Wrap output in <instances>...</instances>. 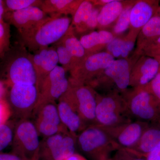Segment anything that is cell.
Segmentation results:
<instances>
[{"instance_id": "6da1fadb", "label": "cell", "mask_w": 160, "mask_h": 160, "mask_svg": "<svg viewBox=\"0 0 160 160\" xmlns=\"http://www.w3.org/2000/svg\"><path fill=\"white\" fill-rule=\"evenodd\" d=\"M71 22L68 16L50 15L32 29L20 33L23 46L33 52L49 47L64 36Z\"/></svg>"}, {"instance_id": "7a4b0ae2", "label": "cell", "mask_w": 160, "mask_h": 160, "mask_svg": "<svg viewBox=\"0 0 160 160\" xmlns=\"http://www.w3.org/2000/svg\"><path fill=\"white\" fill-rule=\"evenodd\" d=\"M77 146L92 160L109 158L112 152L121 149L107 128L98 124L89 125L78 135Z\"/></svg>"}, {"instance_id": "3957f363", "label": "cell", "mask_w": 160, "mask_h": 160, "mask_svg": "<svg viewBox=\"0 0 160 160\" xmlns=\"http://www.w3.org/2000/svg\"><path fill=\"white\" fill-rule=\"evenodd\" d=\"M95 118V124L106 128H113L132 121L122 95L115 92L98 94Z\"/></svg>"}, {"instance_id": "277c9868", "label": "cell", "mask_w": 160, "mask_h": 160, "mask_svg": "<svg viewBox=\"0 0 160 160\" xmlns=\"http://www.w3.org/2000/svg\"><path fill=\"white\" fill-rule=\"evenodd\" d=\"M122 95L132 118L146 122L160 121V106L144 86L133 88Z\"/></svg>"}, {"instance_id": "5b68a950", "label": "cell", "mask_w": 160, "mask_h": 160, "mask_svg": "<svg viewBox=\"0 0 160 160\" xmlns=\"http://www.w3.org/2000/svg\"><path fill=\"white\" fill-rule=\"evenodd\" d=\"M34 123L18 120L12 142V152L27 160H39L40 142Z\"/></svg>"}, {"instance_id": "8992f818", "label": "cell", "mask_w": 160, "mask_h": 160, "mask_svg": "<svg viewBox=\"0 0 160 160\" xmlns=\"http://www.w3.org/2000/svg\"><path fill=\"white\" fill-rule=\"evenodd\" d=\"M10 88L7 100L11 107L12 116L16 120L29 119L33 116L38 98L36 86L18 84Z\"/></svg>"}, {"instance_id": "52a82bcc", "label": "cell", "mask_w": 160, "mask_h": 160, "mask_svg": "<svg viewBox=\"0 0 160 160\" xmlns=\"http://www.w3.org/2000/svg\"><path fill=\"white\" fill-rule=\"evenodd\" d=\"M114 60V58L107 52L89 55L70 72L71 78L69 79L78 84L89 86Z\"/></svg>"}, {"instance_id": "ba28073f", "label": "cell", "mask_w": 160, "mask_h": 160, "mask_svg": "<svg viewBox=\"0 0 160 160\" xmlns=\"http://www.w3.org/2000/svg\"><path fill=\"white\" fill-rule=\"evenodd\" d=\"M78 135L59 133L40 142L39 160H62L75 153Z\"/></svg>"}, {"instance_id": "9c48e42d", "label": "cell", "mask_w": 160, "mask_h": 160, "mask_svg": "<svg viewBox=\"0 0 160 160\" xmlns=\"http://www.w3.org/2000/svg\"><path fill=\"white\" fill-rule=\"evenodd\" d=\"M6 73L5 81L9 87L18 84L36 85V75L31 54L25 49L18 52L9 60Z\"/></svg>"}, {"instance_id": "30bf717a", "label": "cell", "mask_w": 160, "mask_h": 160, "mask_svg": "<svg viewBox=\"0 0 160 160\" xmlns=\"http://www.w3.org/2000/svg\"><path fill=\"white\" fill-rule=\"evenodd\" d=\"M131 69L127 59H115L90 86H114V91L122 94L129 86Z\"/></svg>"}, {"instance_id": "8fae6325", "label": "cell", "mask_w": 160, "mask_h": 160, "mask_svg": "<svg viewBox=\"0 0 160 160\" xmlns=\"http://www.w3.org/2000/svg\"><path fill=\"white\" fill-rule=\"evenodd\" d=\"M69 80L66 77V71L58 66L43 81L38 91V98L33 116L42 106L58 101L68 89Z\"/></svg>"}, {"instance_id": "7c38bea8", "label": "cell", "mask_w": 160, "mask_h": 160, "mask_svg": "<svg viewBox=\"0 0 160 160\" xmlns=\"http://www.w3.org/2000/svg\"><path fill=\"white\" fill-rule=\"evenodd\" d=\"M69 80L79 114L88 126L95 124L98 93L89 85L78 84Z\"/></svg>"}, {"instance_id": "4fadbf2b", "label": "cell", "mask_w": 160, "mask_h": 160, "mask_svg": "<svg viewBox=\"0 0 160 160\" xmlns=\"http://www.w3.org/2000/svg\"><path fill=\"white\" fill-rule=\"evenodd\" d=\"M35 116V126L39 136L44 138L69 132L61 121L56 102L42 106Z\"/></svg>"}, {"instance_id": "5bb4252c", "label": "cell", "mask_w": 160, "mask_h": 160, "mask_svg": "<svg viewBox=\"0 0 160 160\" xmlns=\"http://www.w3.org/2000/svg\"><path fill=\"white\" fill-rule=\"evenodd\" d=\"M57 106L61 121L69 132L78 135L89 126L78 112L69 84L67 91L58 100Z\"/></svg>"}, {"instance_id": "9a60e30c", "label": "cell", "mask_w": 160, "mask_h": 160, "mask_svg": "<svg viewBox=\"0 0 160 160\" xmlns=\"http://www.w3.org/2000/svg\"><path fill=\"white\" fill-rule=\"evenodd\" d=\"M149 126L148 122L136 120L117 127L107 128L121 149H131L136 145L143 132Z\"/></svg>"}, {"instance_id": "2e32d148", "label": "cell", "mask_w": 160, "mask_h": 160, "mask_svg": "<svg viewBox=\"0 0 160 160\" xmlns=\"http://www.w3.org/2000/svg\"><path fill=\"white\" fill-rule=\"evenodd\" d=\"M48 16L40 8L30 7L5 13L4 20L14 26L19 33L32 29Z\"/></svg>"}, {"instance_id": "e0dca14e", "label": "cell", "mask_w": 160, "mask_h": 160, "mask_svg": "<svg viewBox=\"0 0 160 160\" xmlns=\"http://www.w3.org/2000/svg\"><path fill=\"white\" fill-rule=\"evenodd\" d=\"M159 7L158 1L141 0L133 3L130 12L129 37L137 38L143 26L155 15Z\"/></svg>"}, {"instance_id": "ac0fdd59", "label": "cell", "mask_w": 160, "mask_h": 160, "mask_svg": "<svg viewBox=\"0 0 160 160\" xmlns=\"http://www.w3.org/2000/svg\"><path fill=\"white\" fill-rule=\"evenodd\" d=\"M31 54L32 60L37 78V88L39 91L44 80L58 66V58L53 46L46 47Z\"/></svg>"}, {"instance_id": "d6986e66", "label": "cell", "mask_w": 160, "mask_h": 160, "mask_svg": "<svg viewBox=\"0 0 160 160\" xmlns=\"http://www.w3.org/2000/svg\"><path fill=\"white\" fill-rule=\"evenodd\" d=\"M159 70V64L156 59L142 55L131 69L129 86L136 88L147 85Z\"/></svg>"}, {"instance_id": "ffe728a7", "label": "cell", "mask_w": 160, "mask_h": 160, "mask_svg": "<svg viewBox=\"0 0 160 160\" xmlns=\"http://www.w3.org/2000/svg\"><path fill=\"white\" fill-rule=\"evenodd\" d=\"M114 38L112 32L101 30L92 31L88 34L83 35L79 40L88 56L99 52L98 51L100 48L106 47Z\"/></svg>"}, {"instance_id": "44dd1931", "label": "cell", "mask_w": 160, "mask_h": 160, "mask_svg": "<svg viewBox=\"0 0 160 160\" xmlns=\"http://www.w3.org/2000/svg\"><path fill=\"white\" fill-rule=\"evenodd\" d=\"M160 146V128L149 126L132 149H125L133 155L145 154Z\"/></svg>"}, {"instance_id": "7402d4cb", "label": "cell", "mask_w": 160, "mask_h": 160, "mask_svg": "<svg viewBox=\"0 0 160 160\" xmlns=\"http://www.w3.org/2000/svg\"><path fill=\"white\" fill-rule=\"evenodd\" d=\"M81 0H43L41 9L46 14L73 16Z\"/></svg>"}, {"instance_id": "603a6c76", "label": "cell", "mask_w": 160, "mask_h": 160, "mask_svg": "<svg viewBox=\"0 0 160 160\" xmlns=\"http://www.w3.org/2000/svg\"><path fill=\"white\" fill-rule=\"evenodd\" d=\"M61 41L71 54L74 69L85 60L87 55L80 40L76 36L74 29L71 25Z\"/></svg>"}, {"instance_id": "cb8c5ba5", "label": "cell", "mask_w": 160, "mask_h": 160, "mask_svg": "<svg viewBox=\"0 0 160 160\" xmlns=\"http://www.w3.org/2000/svg\"><path fill=\"white\" fill-rule=\"evenodd\" d=\"M160 37V16L155 14L143 26L138 34V52L147 44Z\"/></svg>"}, {"instance_id": "d4e9b609", "label": "cell", "mask_w": 160, "mask_h": 160, "mask_svg": "<svg viewBox=\"0 0 160 160\" xmlns=\"http://www.w3.org/2000/svg\"><path fill=\"white\" fill-rule=\"evenodd\" d=\"M125 6L122 2L118 0L103 6L98 17V27H107L116 22Z\"/></svg>"}, {"instance_id": "484cf974", "label": "cell", "mask_w": 160, "mask_h": 160, "mask_svg": "<svg viewBox=\"0 0 160 160\" xmlns=\"http://www.w3.org/2000/svg\"><path fill=\"white\" fill-rule=\"evenodd\" d=\"M135 38L114 37L106 46L107 52L113 57L126 59L134 49Z\"/></svg>"}, {"instance_id": "4316f807", "label": "cell", "mask_w": 160, "mask_h": 160, "mask_svg": "<svg viewBox=\"0 0 160 160\" xmlns=\"http://www.w3.org/2000/svg\"><path fill=\"white\" fill-rule=\"evenodd\" d=\"M94 6L93 1H82L72 16L71 25L75 32L78 33L86 32V21Z\"/></svg>"}, {"instance_id": "83f0119b", "label": "cell", "mask_w": 160, "mask_h": 160, "mask_svg": "<svg viewBox=\"0 0 160 160\" xmlns=\"http://www.w3.org/2000/svg\"><path fill=\"white\" fill-rule=\"evenodd\" d=\"M17 122L16 119L9 120L5 124L0 126V152L11 145Z\"/></svg>"}, {"instance_id": "f1b7e54d", "label": "cell", "mask_w": 160, "mask_h": 160, "mask_svg": "<svg viewBox=\"0 0 160 160\" xmlns=\"http://www.w3.org/2000/svg\"><path fill=\"white\" fill-rule=\"evenodd\" d=\"M43 0H5L4 1L5 13L18 11L30 7L41 8Z\"/></svg>"}, {"instance_id": "f546056e", "label": "cell", "mask_w": 160, "mask_h": 160, "mask_svg": "<svg viewBox=\"0 0 160 160\" xmlns=\"http://www.w3.org/2000/svg\"><path fill=\"white\" fill-rule=\"evenodd\" d=\"M53 45L57 53L59 63L62 65L61 66L66 72L71 71L74 69L73 59L61 39Z\"/></svg>"}, {"instance_id": "4dcf8cb0", "label": "cell", "mask_w": 160, "mask_h": 160, "mask_svg": "<svg viewBox=\"0 0 160 160\" xmlns=\"http://www.w3.org/2000/svg\"><path fill=\"white\" fill-rule=\"evenodd\" d=\"M133 4L126 5L113 27L112 34L115 36L122 34L130 26V12Z\"/></svg>"}, {"instance_id": "1f68e13d", "label": "cell", "mask_w": 160, "mask_h": 160, "mask_svg": "<svg viewBox=\"0 0 160 160\" xmlns=\"http://www.w3.org/2000/svg\"><path fill=\"white\" fill-rule=\"evenodd\" d=\"M10 25L4 20L0 21V59L9 51L10 45Z\"/></svg>"}, {"instance_id": "d6a6232c", "label": "cell", "mask_w": 160, "mask_h": 160, "mask_svg": "<svg viewBox=\"0 0 160 160\" xmlns=\"http://www.w3.org/2000/svg\"><path fill=\"white\" fill-rule=\"evenodd\" d=\"M138 53L152 58L160 57V37L147 44Z\"/></svg>"}, {"instance_id": "836d02e7", "label": "cell", "mask_w": 160, "mask_h": 160, "mask_svg": "<svg viewBox=\"0 0 160 160\" xmlns=\"http://www.w3.org/2000/svg\"><path fill=\"white\" fill-rule=\"evenodd\" d=\"M156 100L160 106V71L151 82L144 86Z\"/></svg>"}, {"instance_id": "e575fe53", "label": "cell", "mask_w": 160, "mask_h": 160, "mask_svg": "<svg viewBox=\"0 0 160 160\" xmlns=\"http://www.w3.org/2000/svg\"><path fill=\"white\" fill-rule=\"evenodd\" d=\"M12 116L11 107L7 99L0 100V126L5 124Z\"/></svg>"}, {"instance_id": "d590c367", "label": "cell", "mask_w": 160, "mask_h": 160, "mask_svg": "<svg viewBox=\"0 0 160 160\" xmlns=\"http://www.w3.org/2000/svg\"><path fill=\"white\" fill-rule=\"evenodd\" d=\"M100 9L97 8L94 5L86 21L85 30L86 32L93 30L98 27V17Z\"/></svg>"}, {"instance_id": "8d00e7d4", "label": "cell", "mask_w": 160, "mask_h": 160, "mask_svg": "<svg viewBox=\"0 0 160 160\" xmlns=\"http://www.w3.org/2000/svg\"><path fill=\"white\" fill-rule=\"evenodd\" d=\"M114 160H146L143 158L138 157L130 153L125 149L118 150L117 153Z\"/></svg>"}, {"instance_id": "74e56055", "label": "cell", "mask_w": 160, "mask_h": 160, "mask_svg": "<svg viewBox=\"0 0 160 160\" xmlns=\"http://www.w3.org/2000/svg\"><path fill=\"white\" fill-rule=\"evenodd\" d=\"M134 155L138 157L143 158L146 160H160V146L148 153Z\"/></svg>"}, {"instance_id": "f35d334b", "label": "cell", "mask_w": 160, "mask_h": 160, "mask_svg": "<svg viewBox=\"0 0 160 160\" xmlns=\"http://www.w3.org/2000/svg\"><path fill=\"white\" fill-rule=\"evenodd\" d=\"M0 160H27L18 155L11 152L6 153L0 152Z\"/></svg>"}, {"instance_id": "ab89813d", "label": "cell", "mask_w": 160, "mask_h": 160, "mask_svg": "<svg viewBox=\"0 0 160 160\" xmlns=\"http://www.w3.org/2000/svg\"><path fill=\"white\" fill-rule=\"evenodd\" d=\"M8 85L5 81L0 80V100L7 99L8 96Z\"/></svg>"}, {"instance_id": "60d3db41", "label": "cell", "mask_w": 160, "mask_h": 160, "mask_svg": "<svg viewBox=\"0 0 160 160\" xmlns=\"http://www.w3.org/2000/svg\"><path fill=\"white\" fill-rule=\"evenodd\" d=\"M62 160H88L86 158L79 153H75Z\"/></svg>"}, {"instance_id": "b9f144b4", "label": "cell", "mask_w": 160, "mask_h": 160, "mask_svg": "<svg viewBox=\"0 0 160 160\" xmlns=\"http://www.w3.org/2000/svg\"><path fill=\"white\" fill-rule=\"evenodd\" d=\"M5 12L4 9V1L0 0V21L4 20Z\"/></svg>"}, {"instance_id": "7bdbcfd3", "label": "cell", "mask_w": 160, "mask_h": 160, "mask_svg": "<svg viewBox=\"0 0 160 160\" xmlns=\"http://www.w3.org/2000/svg\"><path fill=\"white\" fill-rule=\"evenodd\" d=\"M155 14L160 16V6L159 7L157 11Z\"/></svg>"}, {"instance_id": "ee69618b", "label": "cell", "mask_w": 160, "mask_h": 160, "mask_svg": "<svg viewBox=\"0 0 160 160\" xmlns=\"http://www.w3.org/2000/svg\"><path fill=\"white\" fill-rule=\"evenodd\" d=\"M154 58L158 60V62L159 64V70L160 71V57L156 58Z\"/></svg>"}, {"instance_id": "f6af8a7d", "label": "cell", "mask_w": 160, "mask_h": 160, "mask_svg": "<svg viewBox=\"0 0 160 160\" xmlns=\"http://www.w3.org/2000/svg\"><path fill=\"white\" fill-rule=\"evenodd\" d=\"M101 160H114L113 159H112L110 158H107Z\"/></svg>"}, {"instance_id": "bcb514c9", "label": "cell", "mask_w": 160, "mask_h": 160, "mask_svg": "<svg viewBox=\"0 0 160 160\" xmlns=\"http://www.w3.org/2000/svg\"></svg>"}]
</instances>
